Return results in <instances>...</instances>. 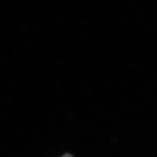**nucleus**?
I'll return each instance as SVG.
<instances>
[{
    "mask_svg": "<svg viewBox=\"0 0 157 157\" xmlns=\"http://www.w3.org/2000/svg\"><path fill=\"white\" fill-rule=\"evenodd\" d=\"M62 157H73V156L71 155H70V154H66L64 156H63Z\"/></svg>",
    "mask_w": 157,
    "mask_h": 157,
    "instance_id": "nucleus-1",
    "label": "nucleus"
}]
</instances>
